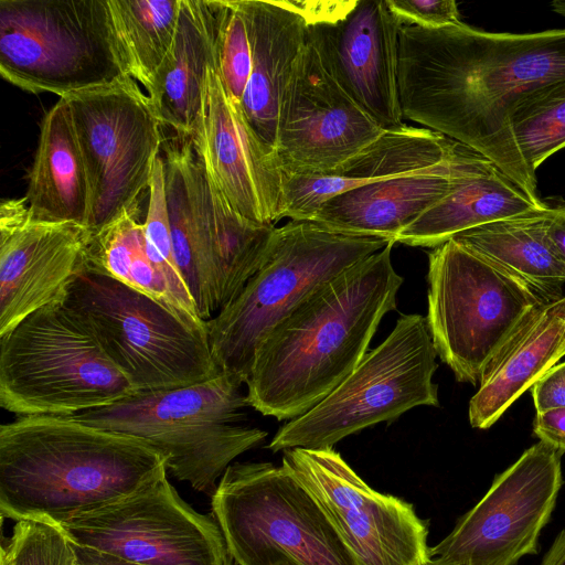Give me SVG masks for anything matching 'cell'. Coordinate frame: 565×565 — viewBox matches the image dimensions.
Listing matches in <instances>:
<instances>
[{"label": "cell", "mask_w": 565, "mask_h": 565, "mask_svg": "<svg viewBox=\"0 0 565 565\" xmlns=\"http://www.w3.org/2000/svg\"><path fill=\"white\" fill-rule=\"evenodd\" d=\"M565 78V29L493 33L465 23L403 24L397 84L402 116L491 160L540 206L536 174L510 117L529 90Z\"/></svg>", "instance_id": "1"}, {"label": "cell", "mask_w": 565, "mask_h": 565, "mask_svg": "<svg viewBox=\"0 0 565 565\" xmlns=\"http://www.w3.org/2000/svg\"><path fill=\"white\" fill-rule=\"evenodd\" d=\"M390 242L320 286L256 350L248 405L278 420L297 418L327 397L367 353L403 284Z\"/></svg>", "instance_id": "2"}, {"label": "cell", "mask_w": 565, "mask_h": 565, "mask_svg": "<svg viewBox=\"0 0 565 565\" xmlns=\"http://www.w3.org/2000/svg\"><path fill=\"white\" fill-rule=\"evenodd\" d=\"M136 437L72 416H20L0 426L1 518L61 525L167 473Z\"/></svg>", "instance_id": "3"}, {"label": "cell", "mask_w": 565, "mask_h": 565, "mask_svg": "<svg viewBox=\"0 0 565 565\" xmlns=\"http://www.w3.org/2000/svg\"><path fill=\"white\" fill-rule=\"evenodd\" d=\"M241 387L221 372L202 383L136 393L72 417L143 440L166 458L175 479L212 497L231 462L267 436L244 425L249 405Z\"/></svg>", "instance_id": "4"}, {"label": "cell", "mask_w": 565, "mask_h": 565, "mask_svg": "<svg viewBox=\"0 0 565 565\" xmlns=\"http://www.w3.org/2000/svg\"><path fill=\"white\" fill-rule=\"evenodd\" d=\"M136 394L60 296L0 337V406L20 416H72Z\"/></svg>", "instance_id": "5"}, {"label": "cell", "mask_w": 565, "mask_h": 565, "mask_svg": "<svg viewBox=\"0 0 565 565\" xmlns=\"http://www.w3.org/2000/svg\"><path fill=\"white\" fill-rule=\"evenodd\" d=\"M390 242L334 232L308 220L277 227L264 265L206 321L220 371L246 384L257 348L282 319L320 286Z\"/></svg>", "instance_id": "6"}, {"label": "cell", "mask_w": 565, "mask_h": 565, "mask_svg": "<svg viewBox=\"0 0 565 565\" xmlns=\"http://www.w3.org/2000/svg\"><path fill=\"white\" fill-rule=\"evenodd\" d=\"M63 298L136 393L189 386L221 373L207 329L189 324L111 277L83 267L63 290Z\"/></svg>", "instance_id": "7"}, {"label": "cell", "mask_w": 565, "mask_h": 565, "mask_svg": "<svg viewBox=\"0 0 565 565\" xmlns=\"http://www.w3.org/2000/svg\"><path fill=\"white\" fill-rule=\"evenodd\" d=\"M211 505L237 565H358L317 501L282 466L230 465Z\"/></svg>", "instance_id": "8"}, {"label": "cell", "mask_w": 565, "mask_h": 565, "mask_svg": "<svg viewBox=\"0 0 565 565\" xmlns=\"http://www.w3.org/2000/svg\"><path fill=\"white\" fill-rule=\"evenodd\" d=\"M0 74L60 97L127 77L107 0H0Z\"/></svg>", "instance_id": "9"}, {"label": "cell", "mask_w": 565, "mask_h": 565, "mask_svg": "<svg viewBox=\"0 0 565 565\" xmlns=\"http://www.w3.org/2000/svg\"><path fill=\"white\" fill-rule=\"evenodd\" d=\"M436 358L426 317L402 315L348 377L309 412L281 426L267 448H332L344 437L392 422L416 406H438Z\"/></svg>", "instance_id": "10"}, {"label": "cell", "mask_w": 565, "mask_h": 565, "mask_svg": "<svg viewBox=\"0 0 565 565\" xmlns=\"http://www.w3.org/2000/svg\"><path fill=\"white\" fill-rule=\"evenodd\" d=\"M428 281L435 350L458 382L472 385L522 317L558 299L454 239L429 253Z\"/></svg>", "instance_id": "11"}, {"label": "cell", "mask_w": 565, "mask_h": 565, "mask_svg": "<svg viewBox=\"0 0 565 565\" xmlns=\"http://www.w3.org/2000/svg\"><path fill=\"white\" fill-rule=\"evenodd\" d=\"M65 99L86 166L94 235L149 192L166 141L163 124L139 84L129 76L67 94Z\"/></svg>", "instance_id": "12"}, {"label": "cell", "mask_w": 565, "mask_h": 565, "mask_svg": "<svg viewBox=\"0 0 565 565\" xmlns=\"http://www.w3.org/2000/svg\"><path fill=\"white\" fill-rule=\"evenodd\" d=\"M58 526L73 544L141 565H225L228 558L213 514L184 502L167 473Z\"/></svg>", "instance_id": "13"}, {"label": "cell", "mask_w": 565, "mask_h": 565, "mask_svg": "<svg viewBox=\"0 0 565 565\" xmlns=\"http://www.w3.org/2000/svg\"><path fill=\"white\" fill-rule=\"evenodd\" d=\"M281 466L312 495L358 565H423L428 523L412 503L370 488L333 448L284 450Z\"/></svg>", "instance_id": "14"}, {"label": "cell", "mask_w": 565, "mask_h": 565, "mask_svg": "<svg viewBox=\"0 0 565 565\" xmlns=\"http://www.w3.org/2000/svg\"><path fill=\"white\" fill-rule=\"evenodd\" d=\"M561 454L541 440L526 449L430 556L450 565H515L535 554L563 483Z\"/></svg>", "instance_id": "15"}, {"label": "cell", "mask_w": 565, "mask_h": 565, "mask_svg": "<svg viewBox=\"0 0 565 565\" xmlns=\"http://www.w3.org/2000/svg\"><path fill=\"white\" fill-rule=\"evenodd\" d=\"M383 130L327 72L307 40L278 113L275 158L281 172L306 175L328 171Z\"/></svg>", "instance_id": "16"}, {"label": "cell", "mask_w": 565, "mask_h": 565, "mask_svg": "<svg viewBox=\"0 0 565 565\" xmlns=\"http://www.w3.org/2000/svg\"><path fill=\"white\" fill-rule=\"evenodd\" d=\"M198 162L193 216L174 256L199 317L209 321L264 265L277 227L237 213Z\"/></svg>", "instance_id": "17"}, {"label": "cell", "mask_w": 565, "mask_h": 565, "mask_svg": "<svg viewBox=\"0 0 565 565\" xmlns=\"http://www.w3.org/2000/svg\"><path fill=\"white\" fill-rule=\"evenodd\" d=\"M306 24L308 42L340 87L383 129L402 126L397 58L403 23L386 0H351L339 15Z\"/></svg>", "instance_id": "18"}, {"label": "cell", "mask_w": 565, "mask_h": 565, "mask_svg": "<svg viewBox=\"0 0 565 565\" xmlns=\"http://www.w3.org/2000/svg\"><path fill=\"white\" fill-rule=\"evenodd\" d=\"M87 227L34 217L24 198L0 205V337L56 299L84 267Z\"/></svg>", "instance_id": "19"}, {"label": "cell", "mask_w": 565, "mask_h": 565, "mask_svg": "<svg viewBox=\"0 0 565 565\" xmlns=\"http://www.w3.org/2000/svg\"><path fill=\"white\" fill-rule=\"evenodd\" d=\"M191 140L207 179L237 213L262 224L278 221L282 172L213 67Z\"/></svg>", "instance_id": "20"}, {"label": "cell", "mask_w": 565, "mask_h": 565, "mask_svg": "<svg viewBox=\"0 0 565 565\" xmlns=\"http://www.w3.org/2000/svg\"><path fill=\"white\" fill-rule=\"evenodd\" d=\"M455 140L428 128L398 126L334 168L313 174L282 173L278 221L310 220L328 200L392 175L433 167L454 153Z\"/></svg>", "instance_id": "21"}, {"label": "cell", "mask_w": 565, "mask_h": 565, "mask_svg": "<svg viewBox=\"0 0 565 565\" xmlns=\"http://www.w3.org/2000/svg\"><path fill=\"white\" fill-rule=\"evenodd\" d=\"M565 355V296L525 313L486 364L468 408L473 428L491 427Z\"/></svg>", "instance_id": "22"}, {"label": "cell", "mask_w": 565, "mask_h": 565, "mask_svg": "<svg viewBox=\"0 0 565 565\" xmlns=\"http://www.w3.org/2000/svg\"><path fill=\"white\" fill-rule=\"evenodd\" d=\"M459 161L460 143L456 141L447 161L344 192L323 203L308 221L343 234L394 242L405 227L451 191Z\"/></svg>", "instance_id": "23"}, {"label": "cell", "mask_w": 565, "mask_h": 565, "mask_svg": "<svg viewBox=\"0 0 565 565\" xmlns=\"http://www.w3.org/2000/svg\"><path fill=\"white\" fill-rule=\"evenodd\" d=\"M239 1L252 49V68L241 106L249 127L275 158L279 107L307 43V24L289 0Z\"/></svg>", "instance_id": "24"}, {"label": "cell", "mask_w": 565, "mask_h": 565, "mask_svg": "<svg viewBox=\"0 0 565 565\" xmlns=\"http://www.w3.org/2000/svg\"><path fill=\"white\" fill-rule=\"evenodd\" d=\"M548 209L536 205L491 160L460 143L451 191L395 238L411 246L437 247L467 230Z\"/></svg>", "instance_id": "25"}, {"label": "cell", "mask_w": 565, "mask_h": 565, "mask_svg": "<svg viewBox=\"0 0 565 565\" xmlns=\"http://www.w3.org/2000/svg\"><path fill=\"white\" fill-rule=\"evenodd\" d=\"M217 26L216 0H181L173 44L147 94L177 136L193 134L207 68H215Z\"/></svg>", "instance_id": "26"}, {"label": "cell", "mask_w": 565, "mask_h": 565, "mask_svg": "<svg viewBox=\"0 0 565 565\" xmlns=\"http://www.w3.org/2000/svg\"><path fill=\"white\" fill-rule=\"evenodd\" d=\"M23 198L39 220L87 227L92 189L70 109L62 97L41 120Z\"/></svg>", "instance_id": "27"}, {"label": "cell", "mask_w": 565, "mask_h": 565, "mask_svg": "<svg viewBox=\"0 0 565 565\" xmlns=\"http://www.w3.org/2000/svg\"><path fill=\"white\" fill-rule=\"evenodd\" d=\"M548 215L550 207L487 223L451 239L542 291L561 298L565 265L547 235Z\"/></svg>", "instance_id": "28"}, {"label": "cell", "mask_w": 565, "mask_h": 565, "mask_svg": "<svg viewBox=\"0 0 565 565\" xmlns=\"http://www.w3.org/2000/svg\"><path fill=\"white\" fill-rule=\"evenodd\" d=\"M84 267L149 296L189 324L207 329L206 321L188 312L164 275L150 259L139 206L126 211L90 236Z\"/></svg>", "instance_id": "29"}, {"label": "cell", "mask_w": 565, "mask_h": 565, "mask_svg": "<svg viewBox=\"0 0 565 565\" xmlns=\"http://www.w3.org/2000/svg\"><path fill=\"white\" fill-rule=\"evenodd\" d=\"M107 8L124 70L148 94L173 44L181 0H107Z\"/></svg>", "instance_id": "30"}, {"label": "cell", "mask_w": 565, "mask_h": 565, "mask_svg": "<svg viewBox=\"0 0 565 565\" xmlns=\"http://www.w3.org/2000/svg\"><path fill=\"white\" fill-rule=\"evenodd\" d=\"M510 126L530 171L565 147V78L526 92L514 105Z\"/></svg>", "instance_id": "31"}, {"label": "cell", "mask_w": 565, "mask_h": 565, "mask_svg": "<svg viewBox=\"0 0 565 565\" xmlns=\"http://www.w3.org/2000/svg\"><path fill=\"white\" fill-rule=\"evenodd\" d=\"M143 234L150 259L164 275L188 312L200 318L174 257L166 198L164 163L161 153L156 160L151 175L143 218Z\"/></svg>", "instance_id": "32"}, {"label": "cell", "mask_w": 565, "mask_h": 565, "mask_svg": "<svg viewBox=\"0 0 565 565\" xmlns=\"http://www.w3.org/2000/svg\"><path fill=\"white\" fill-rule=\"evenodd\" d=\"M215 72L233 100L241 104L252 68V49L239 0H216Z\"/></svg>", "instance_id": "33"}, {"label": "cell", "mask_w": 565, "mask_h": 565, "mask_svg": "<svg viewBox=\"0 0 565 565\" xmlns=\"http://www.w3.org/2000/svg\"><path fill=\"white\" fill-rule=\"evenodd\" d=\"M0 565H76L72 542L58 525L18 520L1 545Z\"/></svg>", "instance_id": "34"}, {"label": "cell", "mask_w": 565, "mask_h": 565, "mask_svg": "<svg viewBox=\"0 0 565 565\" xmlns=\"http://www.w3.org/2000/svg\"><path fill=\"white\" fill-rule=\"evenodd\" d=\"M386 3L403 24L434 29L461 23L454 0H386Z\"/></svg>", "instance_id": "35"}, {"label": "cell", "mask_w": 565, "mask_h": 565, "mask_svg": "<svg viewBox=\"0 0 565 565\" xmlns=\"http://www.w3.org/2000/svg\"><path fill=\"white\" fill-rule=\"evenodd\" d=\"M531 392L536 413L565 407V361L550 369Z\"/></svg>", "instance_id": "36"}, {"label": "cell", "mask_w": 565, "mask_h": 565, "mask_svg": "<svg viewBox=\"0 0 565 565\" xmlns=\"http://www.w3.org/2000/svg\"><path fill=\"white\" fill-rule=\"evenodd\" d=\"M533 431L541 441L561 452L565 451V407L537 412Z\"/></svg>", "instance_id": "37"}, {"label": "cell", "mask_w": 565, "mask_h": 565, "mask_svg": "<svg viewBox=\"0 0 565 565\" xmlns=\"http://www.w3.org/2000/svg\"><path fill=\"white\" fill-rule=\"evenodd\" d=\"M547 235L557 255L565 265V206L550 207Z\"/></svg>", "instance_id": "38"}, {"label": "cell", "mask_w": 565, "mask_h": 565, "mask_svg": "<svg viewBox=\"0 0 565 565\" xmlns=\"http://www.w3.org/2000/svg\"><path fill=\"white\" fill-rule=\"evenodd\" d=\"M76 565H141L120 557L73 544Z\"/></svg>", "instance_id": "39"}, {"label": "cell", "mask_w": 565, "mask_h": 565, "mask_svg": "<svg viewBox=\"0 0 565 565\" xmlns=\"http://www.w3.org/2000/svg\"><path fill=\"white\" fill-rule=\"evenodd\" d=\"M542 565H565V530L556 536Z\"/></svg>", "instance_id": "40"}, {"label": "cell", "mask_w": 565, "mask_h": 565, "mask_svg": "<svg viewBox=\"0 0 565 565\" xmlns=\"http://www.w3.org/2000/svg\"><path fill=\"white\" fill-rule=\"evenodd\" d=\"M554 12L565 17V0H554L551 2Z\"/></svg>", "instance_id": "41"}, {"label": "cell", "mask_w": 565, "mask_h": 565, "mask_svg": "<svg viewBox=\"0 0 565 565\" xmlns=\"http://www.w3.org/2000/svg\"><path fill=\"white\" fill-rule=\"evenodd\" d=\"M423 565H450L448 563H445L444 561L441 559H438V558H430L427 563L423 564Z\"/></svg>", "instance_id": "42"}]
</instances>
